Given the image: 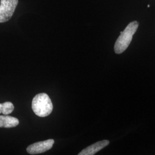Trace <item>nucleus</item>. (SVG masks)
Instances as JSON below:
<instances>
[{"mask_svg":"<svg viewBox=\"0 0 155 155\" xmlns=\"http://www.w3.org/2000/svg\"><path fill=\"white\" fill-rule=\"evenodd\" d=\"M139 27V22L134 21L130 22L125 30L121 32V35L117 39L114 45V51L117 54H120L127 50L130 44L133 35Z\"/></svg>","mask_w":155,"mask_h":155,"instance_id":"obj_1","label":"nucleus"},{"mask_svg":"<svg viewBox=\"0 0 155 155\" xmlns=\"http://www.w3.org/2000/svg\"><path fill=\"white\" fill-rule=\"evenodd\" d=\"M32 108L36 115L40 117H45L51 113L53 110V105L47 94L40 93L33 98Z\"/></svg>","mask_w":155,"mask_h":155,"instance_id":"obj_2","label":"nucleus"},{"mask_svg":"<svg viewBox=\"0 0 155 155\" xmlns=\"http://www.w3.org/2000/svg\"><path fill=\"white\" fill-rule=\"evenodd\" d=\"M2 104H0V113H2Z\"/></svg>","mask_w":155,"mask_h":155,"instance_id":"obj_8","label":"nucleus"},{"mask_svg":"<svg viewBox=\"0 0 155 155\" xmlns=\"http://www.w3.org/2000/svg\"><path fill=\"white\" fill-rule=\"evenodd\" d=\"M54 144L53 139H49L30 145L27 148V151L31 155H36L44 153L51 150Z\"/></svg>","mask_w":155,"mask_h":155,"instance_id":"obj_4","label":"nucleus"},{"mask_svg":"<svg viewBox=\"0 0 155 155\" xmlns=\"http://www.w3.org/2000/svg\"><path fill=\"white\" fill-rule=\"evenodd\" d=\"M109 144V141L104 140L95 143L82 150L78 155H94Z\"/></svg>","mask_w":155,"mask_h":155,"instance_id":"obj_5","label":"nucleus"},{"mask_svg":"<svg viewBox=\"0 0 155 155\" xmlns=\"http://www.w3.org/2000/svg\"><path fill=\"white\" fill-rule=\"evenodd\" d=\"M148 8H150V5H148Z\"/></svg>","mask_w":155,"mask_h":155,"instance_id":"obj_9","label":"nucleus"},{"mask_svg":"<svg viewBox=\"0 0 155 155\" xmlns=\"http://www.w3.org/2000/svg\"><path fill=\"white\" fill-rule=\"evenodd\" d=\"M18 0H1L0 23L9 21L13 16L18 4Z\"/></svg>","mask_w":155,"mask_h":155,"instance_id":"obj_3","label":"nucleus"},{"mask_svg":"<svg viewBox=\"0 0 155 155\" xmlns=\"http://www.w3.org/2000/svg\"><path fill=\"white\" fill-rule=\"evenodd\" d=\"M14 110V105L11 102H5L2 104V111L4 115H8Z\"/></svg>","mask_w":155,"mask_h":155,"instance_id":"obj_7","label":"nucleus"},{"mask_svg":"<svg viewBox=\"0 0 155 155\" xmlns=\"http://www.w3.org/2000/svg\"><path fill=\"white\" fill-rule=\"evenodd\" d=\"M19 124V120L15 117L7 115L0 116V127L11 128Z\"/></svg>","mask_w":155,"mask_h":155,"instance_id":"obj_6","label":"nucleus"}]
</instances>
